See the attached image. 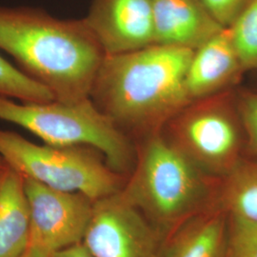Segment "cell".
Instances as JSON below:
<instances>
[{
	"label": "cell",
	"mask_w": 257,
	"mask_h": 257,
	"mask_svg": "<svg viewBox=\"0 0 257 257\" xmlns=\"http://www.w3.org/2000/svg\"><path fill=\"white\" fill-rule=\"evenodd\" d=\"M0 50L64 103L90 97L106 56L85 18L57 19L26 6H0Z\"/></svg>",
	"instance_id": "cell-1"
},
{
	"label": "cell",
	"mask_w": 257,
	"mask_h": 257,
	"mask_svg": "<svg viewBox=\"0 0 257 257\" xmlns=\"http://www.w3.org/2000/svg\"><path fill=\"white\" fill-rule=\"evenodd\" d=\"M193 51L153 44L106 55L90 98L125 134L161 132L190 103L186 74Z\"/></svg>",
	"instance_id": "cell-2"
},
{
	"label": "cell",
	"mask_w": 257,
	"mask_h": 257,
	"mask_svg": "<svg viewBox=\"0 0 257 257\" xmlns=\"http://www.w3.org/2000/svg\"><path fill=\"white\" fill-rule=\"evenodd\" d=\"M0 120L26 128L49 145L94 148L119 174L127 172L134 162L128 135L98 110L90 97L74 103H16L0 95Z\"/></svg>",
	"instance_id": "cell-3"
},
{
	"label": "cell",
	"mask_w": 257,
	"mask_h": 257,
	"mask_svg": "<svg viewBox=\"0 0 257 257\" xmlns=\"http://www.w3.org/2000/svg\"><path fill=\"white\" fill-rule=\"evenodd\" d=\"M209 176L157 132L144 137L138 165L121 193L157 220L172 223L205 199Z\"/></svg>",
	"instance_id": "cell-4"
},
{
	"label": "cell",
	"mask_w": 257,
	"mask_h": 257,
	"mask_svg": "<svg viewBox=\"0 0 257 257\" xmlns=\"http://www.w3.org/2000/svg\"><path fill=\"white\" fill-rule=\"evenodd\" d=\"M0 156L22 176L58 191L81 193L92 201L122 190L121 174L94 148L37 145L0 128Z\"/></svg>",
	"instance_id": "cell-5"
},
{
	"label": "cell",
	"mask_w": 257,
	"mask_h": 257,
	"mask_svg": "<svg viewBox=\"0 0 257 257\" xmlns=\"http://www.w3.org/2000/svg\"><path fill=\"white\" fill-rule=\"evenodd\" d=\"M161 134L207 175L226 176L247 145L237 88L190 102Z\"/></svg>",
	"instance_id": "cell-6"
},
{
	"label": "cell",
	"mask_w": 257,
	"mask_h": 257,
	"mask_svg": "<svg viewBox=\"0 0 257 257\" xmlns=\"http://www.w3.org/2000/svg\"><path fill=\"white\" fill-rule=\"evenodd\" d=\"M23 178L30 211L29 247L52 255L82 243L94 201L81 193L58 191Z\"/></svg>",
	"instance_id": "cell-7"
},
{
	"label": "cell",
	"mask_w": 257,
	"mask_h": 257,
	"mask_svg": "<svg viewBox=\"0 0 257 257\" xmlns=\"http://www.w3.org/2000/svg\"><path fill=\"white\" fill-rule=\"evenodd\" d=\"M82 243L93 257H159L155 231L121 191L94 201Z\"/></svg>",
	"instance_id": "cell-8"
},
{
	"label": "cell",
	"mask_w": 257,
	"mask_h": 257,
	"mask_svg": "<svg viewBox=\"0 0 257 257\" xmlns=\"http://www.w3.org/2000/svg\"><path fill=\"white\" fill-rule=\"evenodd\" d=\"M85 19L106 55L155 44L153 0H92Z\"/></svg>",
	"instance_id": "cell-9"
},
{
	"label": "cell",
	"mask_w": 257,
	"mask_h": 257,
	"mask_svg": "<svg viewBox=\"0 0 257 257\" xmlns=\"http://www.w3.org/2000/svg\"><path fill=\"white\" fill-rule=\"evenodd\" d=\"M246 73L230 28H223L193 51L186 74L188 97L195 101L236 89Z\"/></svg>",
	"instance_id": "cell-10"
},
{
	"label": "cell",
	"mask_w": 257,
	"mask_h": 257,
	"mask_svg": "<svg viewBox=\"0 0 257 257\" xmlns=\"http://www.w3.org/2000/svg\"><path fill=\"white\" fill-rule=\"evenodd\" d=\"M155 44L194 51L224 27L198 0H153Z\"/></svg>",
	"instance_id": "cell-11"
},
{
	"label": "cell",
	"mask_w": 257,
	"mask_h": 257,
	"mask_svg": "<svg viewBox=\"0 0 257 257\" xmlns=\"http://www.w3.org/2000/svg\"><path fill=\"white\" fill-rule=\"evenodd\" d=\"M30 211L23 176L7 165L0 171V257H20L29 248Z\"/></svg>",
	"instance_id": "cell-12"
},
{
	"label": "cell",
	"mask_w": 257,
	"mask_h": 257,
	"mask_svg": "<svg viewBox=\"0 0 257 257\" xmlns=\"http://www.w3.org/2000/svg\"><path fill=\"white\" fill-rule=\"evenodd\" d=\"M226 232L218 215L186 228L171 245L166 257H225Z\"/></svg>",
	"instance_id": "cell-13"
},
{
	"label": "cell",
	"mask_w": 257,
	"mask_h": 257,
	"mask_svg": "<svg viewBox=\"0 0 257 257\" xmlns=\"http://www.w3.org/2000/svg\"><path fill=\"white\" fill-rule=\"evenodd\" d=\"M225 179L224 197L232 217L257 223V160L241 159Z\"/></svg>",
	"instance_id": "cell-14"
},
{
	"label": "cell",
	"mask_w": 257,
	"mask_h": 257,
	"mask_svg": "<svg viewBox=\"0 0 257 257\" xmlns=\"http://www.w3.org/2000/svg\"><path fill=\"white\" fill-rule=\"evenodd\" d=\"M0 95L25 103L55 100L53 93L0 55Z\"/></svg>",
	"instance_id": "cell-15"
},
{
	"label": "cell",
	"mask_w": 257,
	"mask_h": 257,
	"mask_svg": "<svg viewBox=\"0 0 257 257\" xmlns=\"http://www.w3.org/2000/svg\"><path fill=\"white\" fill-rule=\"evenodd\" d=\"M229 28L245 70L257 71V0H248Z\"/></svg>",
	"instance_id": "cell-16"
},
{
	"label": "cell",
	"mask_w": 257,
	"mask_h": 257,
	"mask_svg": "<svg viewBox=\"0 0 257 257\" xmlns=\"http://www.w3.org/2000/svg\"><path fill=\"white\" fill-rule=\"evenodd\" d=\"M229 250L230 257H257V223L232 217Z\"/></svg>",
	"instance_id": "cell-17"
},
{
	"label": "cell",
	"mask_w": 257,
	"mask_h": 257,
	"mask_svg": "<svg viewBox=\"0 0 257 257\" xmlns=\"http://www.w3.org/2000/svg\"><path fill=\"white\" fill-rule=\"evenodd\" d=\"M239 109L247 136V147L257 157V90L237 88Z\"/></svg>",
	"instance_id": "cell-18"
},
{
	"label": "cell",
	"mask_w": 257,
	"mask_h": 257,
	"mask_svg": "<svg viewBox=\"0 0 257 257\" xmlns=\"http://www.w3.org/2000/svg\"><path fill=\"white\" fill-rule=\"evenodd\" d=\"M222 27L229 28L238 18L248 0H198Z\"/></svg>",
	"instance_id": "cell-19"
},
{
	"label": "cell",
	"mask_w": 257,
	"mask_h": 257,
	"mask_svg": "<svg viewBox=\"0 0 257 257\" xmlns=\"http://www.w3.org/2000/svg\"><path fill=\"white\" fill-rule=\"evenodd\" d=\"M50 257H93L92 253L83 245V243L76 244L69 248H63L53 253Z\"/></svg>",
	"instance_id": "cell-20"
},
{
	"label": "cell",
	"mask_w": 257,
	"mask_h": 257,
	"mask_svg": "<svg viewBox=\"0 0 257 257\" xmlns=\"http://www.w3.org/2000/svg\"><path fill=\"white\" fill-rule=\"evenodd\" d=\"M51 255L38 248L29 247L27 250L20 257H50Z\"/></svg>",
	"instance_id": "cell-21"
},
{
	"label": "cell",
	"mask_w": 257,
	"mask_h": 257,
	"mask_svg": "<svg viewBox=\"0 0 257 257\" xmlns=\"http://www.w3.org/2000/svg\"><path fill=\"white\" fill-rule=\"evenodd\" d=\"M6 166H7V164L5 163V161H4V160L2 159V157L0 156V171H1L2 169H4Z\"/></svg>",
	"instance_id": "cell-22"
}]
</instances>
